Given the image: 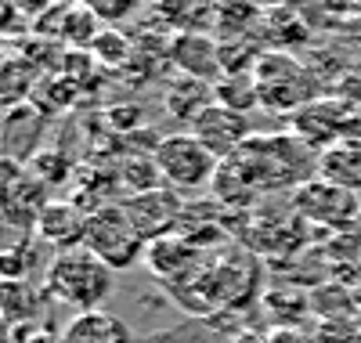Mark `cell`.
<instances>
[{
	"label": "cell",
	"instance_id": "obj_12",
	"mask_svg": "<svg viewBox=\"0 0 361 343\" xmlns=\"http://www.w3.org/2000/svg\"><path fill=\"white\" fill-rule=\"evenodd\" d=\"M44 127H47V116H44L33 102L15 105V109L4 116V127H0V155L18 160V163H29V160L40 152Z\"/></svg>",
	"mask_w": 361,
	"mask_h": 343
},
{
	"label": "cell",
	"instance_id": "obj_10",
	"mask_svg": "<svg viewBox=\"0 0 361 343\" xmlns=\"http://www.w3.org/2000/svg\"><path fill=\"white\" fill-rule=\"evenodd\" d=\"M199 260H202V249L195 242H188L185 235H166L145 246V267L152 278H163V282L173 289L180 282L199 275Z\"/></svg>",
	"mask_w": 361,
	"mask_h": 343
},
{
	"label": "cell",
	"instance_id": "obj_2",
	"mask_svg": "<svg viewBox=\"0 0 361 343\" xmlns=\"http://www.w3.org/2000/svg\"><path fill=\"white\" fill-rule=\"evenodd\" d=\"M257 90H260V109L275 116H296L304 105L322 98V83L314 73L289 51H264L253 66Z\"/></svg>",
	"mask_w": 361,
	"mask_h": 343
},
{
	"label": "cell",
	"instance_id": "obj_28",
	"mask_svg": "<svg viewBox=\"0 0 361 343\" xmlns=\"http://www.w3.org/2000/svg\"><path fill=\"white\" fill-rule=\"evenodd\" d=\"M314 336H318V343H357V336H361V318L314 322Z\"/></svg>",
	"mask_w": 361,
	"mask_h": 343
},
{
	"label": "cell",
	"instance_id": "obj_15",
	"mask_svg": "<svg viewBox=\"0 0 361 343\" xmlns=\"http://www.w3.org/2000/svg\"><path fill=\"white\" fill-rule=\"evenodd\" d=\"M62 343H130V329L123 318L109 315V311H80L69 325H62Z\"/></svg>",
	"mask_w": 361,
	"mask_h": 343
},
{
	"label": "cell",
	"instance_id": "obj_8",
	"mask_svg": "<svg viewBox=\"0 0 361 343\" xmlns=\"http://www.w3.org/2000/svg\"><path fill=\"white\" fill-rule=\"evenodd\" d=\"M354 116L357 112L343 98H314L311 105H304L293 116V134H300L311 148L325 152L329 145H336L350 134Z\"/></svg>",
	"mask_w": 361,
	"mask_h": 343
},
{
	"label": "cell",
	"instance_id": "obj_3",
	"mask_svg": "<svg viewBox=\"0 0 361 343\" xmlns=\"http://www.w3.org/2000/svg\"><path fill=\"white\" fill-rule=\"evenodd\" d=\"M152 160L166 181V188L173 192H199L206 184H214L221 160L209 152L192 131H180V134H166L159 138Z\"/></svg>",
	"mask_w": 361,
	"mask_h": 343
},
{
	"label": "cell",
	"instance_id": "obj_18",
	"mask_svg": "<svg viewBox=\"0 0 361 343\" xmlns=\"http://www.w3.org/2000/svg\"><path fill=\"white\" fill-rule=\"evenodd\" d=\"M311 300V315L314 322H329V318H361L354 307V289L350 282H340V278H322L307 289Z\"/></svg>",
	"mask_w": 361,
	"mask_h": 343
},
{
	"label": "cell",
	"instance_id": "obj_20",
	"mask_svg": "<svg viewBox=\"0 0 361 343\" xmlns=\"http://www.w3.org/2000/svg\"><path fill=\"white\" fill-rule=\"evenodd\" d=\"M214 98L224 109H235L250 116L253 109H260V90H257V76L253 73H224L214 83Z\"/></svg>",
	"mask_w": 361,
	"mask_h": 343
},
{
	"label": "cell",
	"instance_id": "obj_14",
	"mask_svg": "<svg viewBox=\"0 0 361 343\" xmlns=\"http://www.w3.org/2000/svg\"><path fill=\"white\" fill-rule=\"evenodd\" d=\"M214 83H206V80H192V76H177L170 87H166V95H163V109L173 123H180V127H192V123L214 105Z\"/></svg>",
	"mask_w": 361,
	"mask_h": 343
},
{
	"label": "cell",
	"instance_id": "obj_31",
	"mask_svg": "<svg viewBox=\"0 0 361 343\" xmlns=\"http://www.w3.org/2000/svg\"><path fill=\"white\" fill-rule=\"evenodd\" d=\"M228 343H267V332H253V329H243V332H235Z\"/></svg>",
	"mask_w": 361,
	"mask_h": 343
},
{
	"label": "cell",
	"instance_id": "obj_1",
	"mask_svg": "<svg viewBox=\"0 0 361 343\" xmlns=\"http://www.w3.org/2000/svg\"><path fill=\"white\" fill-rule=\"evenodd\" d=\"M112 278L116 271L109 264H102L90 249L76 246V249H62L54 253L47 271H44V293L58 303H69L80 311H98L102 300L112 293Z\"/></svg>",
	"mask_w": 361,
	"mask_h": 343
},
{
	"label": "cell",
	"instance_id": "obj_22",
	"mask_svg": "<svg viewBox=\"0 0 361 343\" xmlns=\"http://www.w3.org/2000/svg\"><path fill=\"white\" fill-rule=\"evenodd\" d=\"M116 174H119V188H123V195H137V192H148V188H163V174H159V167H156V160L152 155H127L123 163L116 167Z\"/></svg>",
	"mask_w": 361,
	"mask_h": 343
},
{
	"label": "cell",
	"instance_id": "obj_11",
	"mask_svg": "<svg viewBox=\"0 0 361 343\" xmlns=\"http://www.w3.org/2000/svg\"><path fill=\"white\" fill-rule=\"evenodd\" d=\"M166 61L177 69V76H192L217 83L224 76V61H221V44L209 40L206 33H173L166 44Z\"/></svg>",
	"mask_w": 361,
	"mask_h": 343
},
{
	"label": "cell",
	"instance_id": "obj_33",
	"mask_svg": "<svg viewBox=\"0 0 361 343\" xmlns=\"http://www.w3.org/2000/svg\"><path fill=\"white\" fill-rule=\"evenodd\" d=\"M350 289H354V307H357V315H361V278H354Z\"/></svg>",
	"mask_w": 361,
	"mask_h": 343
},
{
	"label": "cell",
	"instance_id": "obj_29",
	"mask_svg": "<svg viewBox=\"0 0 361 343\" xmlns=\"http://www.w3.org/2000/svg\"><path fill=\"white\" fill-rule=\"evenodd\" d=\"M80 4H83L87 11H94L98 18H105V22H116V18L130 15L137 0H80Z\"/></svg>",
	"mask_w": 361,
	"mask_h": 343
},
{
	"label": "cell",
	"instance_id": "obj_32",
	"mask_svg": "<svg viewBox=\"0 0 361 343\" xmlns=\"http://www.w3.org/2000/svg\"><path fill=\"white\" fill-rule=\"evenodd\" d=\"M25 343H62V336H58V332H40V336L25 339Z\"/></svg>",
	"mask_w": 361,
	"mask_h": 343
},
{
	"label": "cell",
	"instance_id": "obj_21",
	"mask_svg": "<svg viewBox=\"0 0 361 343\" xmlns=\"http://www.w3.org/2000/svg\"><path fill=\"white\" fill-rule=\"evenodd\" d=\"M253 195H257V188H253V181L246 177V170L238 167L235 160H224L217 167V177H214V199L224 210H235V206L253 203Z\"/></svg>",
	"mask_w": 361,
	"mask_h": 343
},
{
	"label": "cell",
	"instance_id": "obj_19",
	"mask_svg": "<svg viewBox=\"0 0 361 343\" xmlns=\"http://www.w3.org/2000/svg\"><path fill=\"white\" fill-rule=\"evenodd\" d=\"M322 257H325L329 271H333L340 282L361 278V228L354 224V228L333 231V239L322 246Z\"/></svg>",
	"mask_w": 361,
	"mask_h": 343
},
{
	"label": "cell",
	"instance_id": "obj_6",
	"mask_svg": "<svg viewBox=\"0 0 361 343\" xmlns=\"http://www.w3.org/2000/svg\"><path fill=\"white\" fill-rule=\"evenodd\" d=\"M47 203V188L33 177V170L0 155V221H11L18 231H33Z\"/></svg>",
	"mask_w": 361,
	"mask_h": 343
},
{
	"label": "cell",
	"instance_id": "obj_16",
	"mask_svg": "<svg viewBox=\"0 0 361 343\" xmlns=\"http://www.w3.org/2000/svg\"><path fill=\"white\" fill-rule=\"evenodd\" d=\"M40 69L29 61L22 51L0 47V105H25L33 98V90L40 83Z\"/></svg>",
	"mask_w": 361,
	"mask_h": 343
},
{
	"label": "cell",
	"instance_id": "obj_25",
	"mask_svg": "<svg viewBox=\"0 0 361 343\" xmlns=\"http://www.w3.org/2000/svg\"><path fill=\"white\" fill-rule=\"evenodd\" d=\"M29 170H33V177L44 184V188H54V184H62L73 177V163L66 152H54V148H40L33 160L25 163Z\"/></svg>",
	"mask_w": 361,
	"mask_h": 343
},
{
	"label": "cell",
	"instance_id": "obj_7",
	"mask_svg": "<svg viewBox=\"0 0 361 343\" xmlns=\"http://www.w3.org/2000/svg\"><path fill=\"white\" fill-rule=\"evenodd\" d=\"M123 213L130 217V224L141 231L145 242H156V239H166L177 231V221H180V192L173 188H148V192H137V195H123L119 199Z\"/></svg>",
	"mask_w": 361,
	"mask_h": 343
},
{
	"label": "cell",
	"instance_id": "obj_30",
	"mask_svg": "<svg viewBox=\"0 0 361 343\" xmlns=\"http://www.w3.org/2000/svg\"><path fill=\"white\" fill-rule=\"evenodd\" d=\"M267 343H318V336L314 329H304V325H271Z\"/></svg>",
	"mask_w": 361,
	"mask_h": 343
},
{
	"label": "cell",
	"instance_id": "obj_17",
	"mask_svg": "<svg viewBox=\"0 0 361 343\" xmlns=\"http://www.w3.org/2000/svg\"><path fill=\"white\" fill-rule=\"evenodd\" d=\"M318 177L361 195V138H343L318 155Z\"/></svg>",
	"mask_w": 361,
	"mask_h": 343
},
{
	"label": "cell",
	"instance_id": "obj_26",
	"mask_svg": "<svg viewBox=\"0 0 361 343\" xmlns=\"http://www.w3.org/2000/svg\"><path fill=\"white\" fill-rule=\"evenodd\" d=\"M90 51H94L98 66H105V69H119V66H127V61H130V44L119 37L116 29H102L98 40L90 44Z\"/></svg>",
	"mask_w": 361,
	"mask_h": 343
},
{
	"label": "cell",
	"instance_id": "obj_23",
	"mask_svg": "<svg viewBox=\"0 0 361 343\" xmlns=\"http://www.w3.org/2000/svg\"><path fill=\"white\" fill-rule=\"evenodd\" d=\"M76 95H80V87H73L62 73H51V76H40V83H37L29 102H33L44 116H58L76 102Z\"/></svg>",
	"mask_w": 361,
	"mask_h": 343
},
{
	"label": "cell",
	"instance_id": "obj_4",
	"mask_svg": "<svg viewBox=\"0 0 361 343\" xmlns=\"http://www.w3.org/2000/svg\"><path fill=\"white\" fill-rule=\"evenodd\" d=\"M145 239L141 231L130 224V217L123 213V206L112 203L102 206L87 217V235H83V249H90L102 264H109L112 271H127L137 260H145Z\"/></svg>",
	"mask_w": 361,
	"mask_h": 343
},
{
	"label": "cell",
	"instance_id": "obj_24",
	"mask_svg": "<svg viewBox=\"0 0 361 343\" xmlns=\"http://www.w3.org/2000/svg\"><path fill=\"white\" fill-rule=\"evenodd\" d=\"M206 0H156V11L163 22H170L177 33H199L206 18L199 15Z\"/></svg>",
	"mask_w": 361,
	"mask_h": 343
},
{
	"label": "cell",
	"instance_id": "obj_27",
	"mask_svg": "<svg viewBox=\"0 0 361 343\" xmlns=\"http://www.w3.org/2000/svg\"><path fill=\"white\" fill-rule=\"evenodd\" d=\"M37 267V253L33 242H15L11 249H0V278H11V282H22V278Z\"/></svg>",
	"mask_w": 361,
	"mask_h": 343
},
{
	"label": "cell",
	"instance_id": "obj_5",
	"mask_svg": "<svg viewBox=\"0 0 361 343\" xmlns=\"http://www.w3.org/2000/svg\"><path fill=\"white\" fill-rule=\"evenodd\" d=\"M293 213L304 224H318L325 231H343L361 221V195L340 188V184L311 177L300 188H293Z\"/></svg>",
	"mask_w": 361,
	"mask_h": 343
},
{
	"label": "cell",
	"instance_id": "obj_34",
	"mask_svg": "<svg viewBox=\"0 0 361 343\" xmlns=\"http://www.w3.org/2000/svg\"><path fill=\"white\" fill-rule=\"evenodd\" d=\"M357 343H361V336H357Z\"/></svg>",
	"mask_w": 361,
	"mask_h": 343
},
{
	"label": "cell",
	"instance_id": "obj_13",
	"mask_svg": "<svg viewBox=\"0 0 361 343\" xmlns=\"http://www.w3.org/2000/svg\"><path fill=\"white\" fill-rule=\"evenodd\" d=\"M87 210L73 199H51L40 213V221L33 228V235L47 246H54L58 253L62 249H76L83 246V235H87Z\"/></svg>",
	"mask_w": 361,
	"mask_h": 343
},
{
	"label": "cell",
	"instance_id": "obj_9",
	"mask_svg": "<svg viewBox=\"0 0 361 343\" xmlns=\"http://www.w3.org/2000/svg\"><path fill=\"white\" fill-rule=\"evenodd\" d=\"M192 134L217 155V160L224 163V160H231V155L243 148L257 131L250 127V119L243 116V112H235V109H224V105H209L195 123H192Z\"/></svg>",
	"mask_w": 361,
	"mask_h": 343
}]
</instances>
